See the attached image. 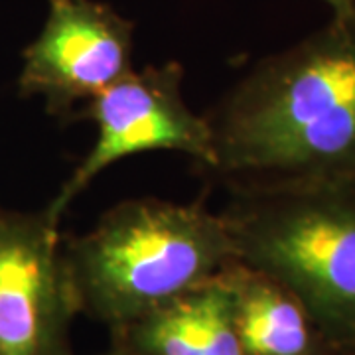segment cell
<instances>
[{
    "label": "cell",
    "mask_w": 355,
    "mask_h": 355,
    "mask_svg": "<svg viewBox=\"0 0 355 355\" xmlns=\"http://www.w3.org/2000/svg\"><path fill=\"white\" fill-rule=\"evenodd\" d=\"M79 314L109 331L168 304L235 261L221 214L203 200H127L85 235L62 241Z\"/></svg>",
    "instance_id": "7a4b0ae2"
},
{
    "label": "cell",
    "mask_w": 355,
    "mask_h": 355,
    "mask_svg": "<svg viewBox=\"0 0 355 355\" xmlns=\"http://www.w3.org/2000/svg\"><path fill=\"white\" fill-rule=\"evenodd\" d=\"M221 217L235 261L286 286L336 349L355 345V180L237 186Z\"/></svg>",
    "instance_id": "3957f363"
},
{
    "label": "cell",
    "mask_w": 355,
    "mask_h": 355,
    "mask_svg": "<svg viewBox=\"0 0 355 355\" xmlns=\"http://www.w3.org/2000/svg\"><path fill=\"white\" fill-rule=\"evenodd\" d=\"M77 314L60 221L0 209V355H73Z\"/></svg>",
    "instance_id": "5b68a950"
},
{
    "label": "cell",
    "mask_w": 355,
    "mask_h": 355,
    "mask_svg": "<svg viewBox=\"0 0 355 355\" xmlns=\"http://www.w3.org/2000/svg\"><path fill=\"white\" fill-rule=\"evenodd\" d=\"M196 291L111 331V343L132 355H205Z\"/></svg>",
    "instance_id": "ba28073f"
},
{
    "label": "cell",
    "mask_w": 355,
    "mask_h": 355,
    "mask_svg": "<svg viewBox=\"0 0 355 355\" xmlns=\"http://www.w3.org/2000/svg\"><path fill=\"white\" fill-rule=\"evenodd\" d=\"M135 24L97 0H50L46 24L22 53L20 95L69 116L132 71Z\"/></svg>",
    "instance_id": "8992f818"
},
{
    "label": "cell",
    "mask_w": 355,
    "mask_h": 355,
    "mask_svg": "<svg viewBox=\"0 0 355 355\" xmlns=\"http://www.w3.org/2000/svg\"><path fill=\"white\" fill-rule=\"evenodd\" d=\"M331 355H355V345H349V347H340V349H336Z\"/></svg>",
    "instance_id": "7c38bea8"
},
{
    "label": "cell",
    "mask_w": 355,
    "mask_h": 355,
    "mask_svg": "<svg viewBox=\"0 0 355 355\" xmlns=\"http://www.w3.org/2000/svg\"><path fill=\"white\" fill-rule=\"evenodd\" d=\"M205 119L231 188L355 180V12L261 60Z\"/></svg>",
    "instance_id": "6da1fadb"
},
{
    "label": "cell",
    "mask_w": 355,
    "mask_h": 355,
    "mask_svg": "<svg viewBox=\"0 0 355 355\" xmlns=\"http://www.w3.org/2000/svg\"><path fill=\"white\" fill-rule=\"evenodd\" d=\"M331 8V16H347L355 12V0H322Z\"/></svg>",
    "instance_id": "30bf717a"
},
{
    "label": "cell",
    "mask_w": 355,
    "mask_h": 355,
    "mask_svg": "<svg viewBox=\"0 0 355 355\" xmlns=\"http://www.w3.org/2000/svg\"><path fill=\"white\" fill-rule=\"evenodd\" d=\"M223 270L216 279L205 282L196 291L198 314L202 324L203 354L243 355L237 328H235L233 300Z\"/></svg>",
    "instance_id": "9c48e42d"
},
{
    "label": "cell",
    "mask_w": 355,
    "mask_h": 355,
    "mask_svg": "<svg viewBox=\"0 0 355 355\" xmlns=\"http://www.w3.org/2000/svg\"><path fill=\"white\" fill-rule=\"evenodd\" d=\"M243 355H331L304 304L279 280L233 261L223 270Z\"/></svg>",
    "instance_id": "52a82bcc"
},
{
    "label": "cell",
    "mask_w": 355,
    "mask_h": 355,
    "mask_svg": "<svg viewBox=\"0 0 355 355\" xmlns=\"http://www.w3.org/2000/svg\"><path fill=\"white\" fill-rule=\"evenodd\" d=\"M184 67L150 65L130 71L113 87L89 101L83 114L97 137L76 172L48 203V214L62 221L65 209L109 166L153 150L191 156L203 168L214 166V139L205 116L191 111L184 97Z\"/></svg>",
    "instance_id": "277c9868"
},
{
    "label": "cell",
    "mask_w": 355,
    "mask_h": 355,
    "mask_svg": "<svg viewBox=\"0 0 355 355\" xmlns=\"http://www.w3.org/2000/svg\"><path fill=\"white\" fill-rule=\"evenodd\" d=\"M97 355H132L128 354L125 347H121V345H114V343H111V347L107 349V352H103V354H97Z\"/></svg>",
    "instance_id": "8fae6325"
}]
</instances>
